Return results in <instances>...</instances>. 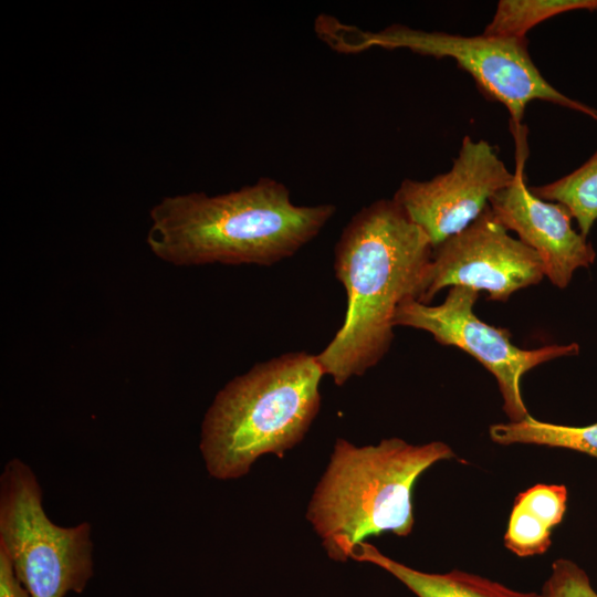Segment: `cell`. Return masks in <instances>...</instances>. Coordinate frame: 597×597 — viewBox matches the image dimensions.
<instances>
[{
	"label": "cell",
	"instance_id": "1",
	"mask_svg": "<svg viewBox=\"0 0 597 597\" xmlns=\"http://www.w3.org/2000/svg\"><path fill=\"white\" fill-rule=\"evenodd\" d=\"M433 247L426 232L391 199L356 212L334 249V270L343 284L344 322L317 354L324 375L337 386L364 375L388 353L398 306L417 300Z\"/></svg>",
	"mask_w": 597,
	"mask_h": 597
},
{
	"label": "cell",
	"instance_id": "2",
	"mask_svg": "<svg viewBox=\"0 0 597 597\" xmlns=\"http://www.w3.org/2000/svg\"><path fill=\"white\" fill-rule=\"evenodd\" d=\"M335 212L332 203L295 205L283 182L263 177L222 195L165 197L150 210L147 244L178 266H270L311 242Z\"/></svg>",
	"mask_w": 597,
	"mask_h": 597
},
{
	"label": "cell",
	"instance_id": "3",
	"mask_svg": "<svg viewBox=\"0 0 597 597\" xmlns=\"http://www.w3.org/2000/svg\"><path fill=\"white\" fill-rule=\"evenodd\" d=\"M453 458L441 441L411 444L390 438L356 447L337 439L306 512L328 556L344 562L369 536H407L415 524L417 480L434 463Z\"/></svg>",
	"mask_w": 597,
	"mask_h": 597
},
{
	"label": "cell",
	"instance_id": "4",
	"mask_svg": "<svg viewBox=\"0 0 597 597\" xmlns=\"http://www.w3.org/2000/svg\"><path fill=\"white\" fill-rule=\"evenodd\" d=\"M323 376L317 355L291 352L231 379L201 426L200 451L209 474L238 479L259 457H282L296 446L318 412Z\"/></svg>",
	"mask_w": 597,
	"mask_h": 597
},
{
	"label": "cell",
	"instance_id": "5",
	"mask_svg": "<svg viewBox=\"0 0 597 597\" xmlns=\"http://www.w3.org/2000/svg\"><path fill=\"white\" fill-rule=\"evenodd\" d=\"M315 32L339 53H359L371 48L407 49L426 56L454 60L489 98L505 106L513 136L524 128L525 108L535 100L584 113L597 121V109L564 95L544 78L531 57L526 38L483 33L464 36L398 23L367 31L328 14L316 18Z\"/></svg>",
	"mask_w": 597,
	"mask_h": 597
},
{
	"label": "cell",
	"instance_id": "6",
	"mask_svg": "<svg viewBox=\"0 0 597 597\" xmlns=\"http://www.w3.org/2000/svg\"><path fill=\"white\" fill-rule=\"evenodd\" d=\"M0 548L30 597L82 593L93 575L91 526L55 525L32 469L11 459L0 478Z\"/></svg>",
	"mask_w": 597,
	"mask_h": 597
},
{
	"label": "cell",
	"instance_id": "7",
	"mask_svg": "<svg viewBox=\"0 0 597 597\" xmlns=\"http://www.w3.org/2000/svg\"><path fill=\"white\" fill-rule=\"evenodd\" d=\"M479 294L471 287L457 285L449 287L439 305L408 298L398 306L394 324L425 331L439 344L473 356L495 377L510 421H521L530 416L521 391L523 376L543 363L577 355L579 345L552 344L535 349L515 346L507 329L494 327L475 315L473 306Z\"/></svg>",
	"mask_w": 597,
	"mask_h": 597
},
{
	"label": "cell",
	"instance_id": "8",
	"mask_svg": "<svg viewBox=\"0 0 597 597\" xmlns=\"http://www.w3.org/2000/svg\"><path fill=\"white\" fill-rule=\"evenodd\" d=\"M544 276L537 253L510 235L489 206L468 228L433 248L417 301L429 304L442 289L460 285L505 302Z\"/></svg>",
	"mask_w": 597,
	"mask_h": 597
},
{
	"label": "cell",
	"instance_id": "9",
	"mask_svg": "<svg viewBox=\"0 0 597 597\" xmlns=\"http://www.w3.org/2000/svg\"><path fill=\"white\" fill-rule=\"evenodd\" d=\"M513 179L495 147L467 135L450 170L429 180L404 179L392 199L434 248L468 228Z\"/></svg>",
	"mask_w": 597,
	"mask_h": 597
},
{
	"label": "cell",
	"instance_id": "10",
	"mask_svg": "<svg viewBox=\"0 0 597 597\" xmlns=\"http://www.w3.org/2000/svg\"><path fill=\"white\" fill-rule=\"evenodd\" d=\"M514 179L492 196L490 209L507 231L515 232L519 240L537 253L551 283L566 289L578 269L594 264L596 251L573 228V217L565 206L545 201L530 190L524 175L528 154L526 129L514 136Z\"/></svg>",
	"mask_w": 597,
	"mask_h": 597
},
{
	"label": "cell",
	"instance_id": "11",
	"mask_svg": "<svg viewBox=\"0 0 597 597\" xmlns=\"http://www.w3.org/2000/svg\"><path fill=\"white\" fill-rule=\"evenodd\" d=\"M349 558L374 564L409 588L417 597H541L511 589L500 583L462 570L432 574L389 558L368 542L353 547Z\"/></svg>",
	"mask_w": 597,
	"mask_h": 597
},
{
	"label": "cell",
	"instance_id": "12",
	"mask_svg": "<svg viewBox=\"0 0 597 597\" xmlns=\"http://www.w3.org/2000/svg\"><path fill=\"white\" fill-rule=\"evenodd\" d=\"M493 442L537 444L586 453L597 458V422L570 427L536 420L531 415L521 421L494 423L489 429Z\"/></svg>",
	"mask_w": 597,
	"mask_h": 597
},
{
	"label": "cell",
	"instance_id": "13",
	"mask_svg": "<svg viewBox=\"0 0 597 597\" xmlns=\"http://www.w3.org/2000/svg\"><path fill=\"white\" fill-rule=\"evenodd\" d=\"M530 190L538 198L565 206L587 238L597 221V150L570 174Z\"/></svg>",
	"mask_w": 597,
	"mask_h": 597
},
{
	"label": "cell",
	"instance_id": "14",
	"mask_svg": "<svg viewBox=\"0 0 597 597\" xmlns=\"http://www.w3.org/2000/svg\"><path fill=\"white\" fill-rule=\"evenodd\" d=\"M575 10L597 12V0H501L483 34L526 38L536 24Z\"/></svg>",
	"mask_w": 597,
	"mask_h": 597
},
{
	"label": "cell",
	"instance_id": "15",
	"mask_svg": "<svg viewBox=\"0 0 597 597\" xmlns=\"http://www.w3.org/2000/svg\"><path fill=\"white\" fill-rule=\"evenodd\" d=\"M552 528L532 512L514 502L504 535L505 547L520 557L545 553L551 544Z\"/></svg>",
	"mask_w": 597,
	"mask_h": 597
},
{
	"label": "cell",
	"instance_id": "16",
	"mask_svg": "<svg viewBox=\"0 0 597 597\" xmlns=\"http://www.w3.org/2000/svg\"><path fill=\"white\" fill-rule=\"evenodd\" d=\"M567 488L563 484H535L519 493L514 502L553 528L563 521L567 509Z\"/></svg>",
	"mask_w": 597,
	"mask_h": 597
},
{
	"label": "cell",
	"instance_id": "17",
	"mask_svg": "<svg viewBox=\"0 0 597 597\" xmlns=\"http://www.w3.org/2000/svg\"><path fill=\"white\" fill-rule=\"evenodd\" d=\"M541 597H597L586 572L576 563L558 558L543 585Z\"/></svg>",
	"mask_w": 597,
	"mask_h": 597
},
{
	"label": "cell",
	"instance_id": "18",
	"mask_svg": "<svg viewBox=\"0 0 597 597\" xmlns=\"http://www.w3.org/2000/svg\"><path fill=\"white\" fill-rule=\"evenodd\" d=\"M0 597H30L18 579L7 553L0 548Z\"/></svg>",
	"mask_w": 597,
	"mask_h": 597
}]
</instances>
